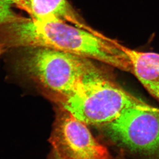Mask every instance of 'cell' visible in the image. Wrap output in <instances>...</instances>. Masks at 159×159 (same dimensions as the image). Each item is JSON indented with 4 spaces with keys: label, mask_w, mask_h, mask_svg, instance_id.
<instances>
[{
    "label": "cell",
    "mask_w": 159,
    "mask_h": 159,
    "mask_svg": "<svg viewBox=\"0 0 159 159\" xmlns=\"http://www.w3.org/2000/svg\"><path fill=\"white\" fill-rule=\"evenodd\" d=\"M12 46L45 47L91 59L132 73L123 45L96 31H91L61 20L39 21L23 18L3 26Z\"/></svg>",
    "instance_id": "cell-1"
},
{
    "label": "cell",
    "mask_w": 159,
    "mask_h": 159,
    "mask_svg": "<svg viewBox=\"0 0 159 159\" xmlns=\"http://www.w3.org/2000/svg\"><path fill=\"white\" fill-rule=\"evenodd\" d=\"M61 108L86 125L102 126L131 108L155 110L120 86L112 75L94 63L71 95L58 96Z\"/></svg>",
    "instance_id": "cell-2"
},
{
    "label": "cell",
    "mask_w": 159,
    "mask_h": 159,
    "mask_svg": "<svg viewBox=\"0 0 159 159\" xmlns=\"http://www.w3.org/2000/svg\"><path fill=\"white\" fill-rule=\"evenodd\" d=\"M22 66L30 77L58 96L76 90L94 60L45 47L27 48Z\"/></svg>",
    "instance_id": "cell-3"
},
{
    "label": "cell",
    "mask_w": 159,
    "mask_h": 159,
    "mask_svg": "<svg viewBox=\"0 0 159 159\" xmlns=\"http://www.w3.org/2000/svg\"><path fill=\"white\" fill-rule=\"evenodd\" d=\"M102 128L119 147L145 159H159V109L131 108Z\"/></svg>",
    "instance_id": "cell-4"
},
{
    "label": "cell",
    "mask_w": 159,
    "mask_h": 159,
    "mask_svg": "<svg viewBox=\"0 0 159 159\" xmlns=\"http://www.w3.org/2000/svg\"><path fill=\"white\" fill-rule=\"evenodd\" d=\"M50 142L58 158L107 159V149L92 134L86 123L61 108L54 125Z\"/></svg>",
    "instance_id": "cell-5"
},
{
    "label": "cell",
    "mask_w": 159,
    "mask_h": 159,
    "mask_svg": "<svg viewBox=\"0 0 159 159\" xmlns=\"http://www.w3.org/2000/svg\"><path fill=\"white\" fill-rule=\"evenodd\" d=\"M26 12L39 21L61 20L82 29L95 31L83 21L67 0H26Z\"/></svg>",
    "instance_id": "cell-6"
},
{
    "label": "cell",
    "mask_w": 159,
    "mask_h": 159,
    "mask_svg": "<svg viewBox=\"0 0 159 159\" xmlns=\"http://www.w3.org/2000/svg\"><path fill=\"white\" fill-rule=\"evenodd\" d=\"M132 66V74L159 102V54L138 51L123 46Z\"/></svg>",
    "instance_id": "cell-7"
},
{
    "label": "cell",
    "mask_w": 159,
    "mask_h": 159,
    "mask_svg": "<svg viewBox=\"0 0 159 159\" xmlns=\"http://www.w3.org/2000/svg\"><path fill=\"white\" fill-rule=\"evenodd\" d=\"M17 7L26 12V0H0V26L19 21L23 17L19 16L12 8Z\"/></svg>",
    "instance_id": "cell-8"
},
{
    "label": "cell",
    "mask_w": 159,
    "mask_h": 159,
    "mask_svg": "<svg viewBox=\"0 0 159 159\" xmlns=\"http://www.w3.org/2000/svg\"><path fill=\"white\" fill-rule=\"evenodd\" d=\"M107 159H126L124 156L123 153H120L118 155H116V156H111L110 155V156Z\"/></svg>",
    "instance_id": "cell-9"
},
{
    "label": "cell",
    "mask_w": 159,
    "mask_h": 159,
    "mask_svg": "<svg viewBox=\"0 0 159 159\" xmlns=\"http://www.w3.org/2000/svg\"><path fill=\"white\" fill-rule=\"evenodd\" d=\"M2 51H3V49H2V46L1 45H0V55L2 54Z\"/></svg>",
    "instance_id": "cell-10"
},
{
    "label": "cell",
    "mask_w": 159,
    "mask_h": 159,
    "mask_svg": "<svg viewBox=\"0 0 159 159\" xmlns=\"http://www.w3.org/2000/svg\"><path fill=\"white\" fill-rule=\"evenodd\" d=\"M58 159H62V158H58Z\"/></svg>",
    "instance_id": "cell-11"
}]
</instances>
